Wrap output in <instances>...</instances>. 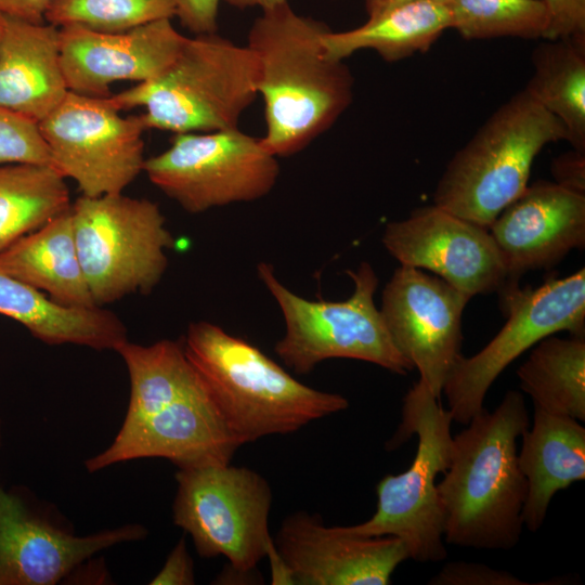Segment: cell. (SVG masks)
<instances>
[{
	"label": "cell",
	"mask_w": 585,
	"mask_h": 585,
	"mask_svg": "<svg viewBox=\"0 0 585 585\" xmlns=\"http://www.w3.org/2000/svg\"><path fill=\"white\" fill-rule=\"evenodd\" d=\"M229 5L237 9H247L259 6L262 11L275 9L287 3V0H223Z\"/></svg>",
	"instance_id": "cell-38"
},
{
	"label": "cell",
	"mask_w": 585,
	"mask_h": 585,
	"mask_svg": "<svg viewBox=\"0 0 585 585\" xmlns=\"http://www.w3.org/2000/svg\"><path fill=\"white\" fill-rule=\"evenodd\" d=\"M531 61L533 74L524 89L563 125L572 148L585 152V40H546Z\"/></svg>",
	"instance_id": "cell-25"
},
{
	"label": "cell",
	"mask_w": 585,
	"mask_h": 585,
	"mask_svg": "<svg viewBox=\"0 0 585 585\" xmlns=\"http://www.w3.org/2000/svg\"><path fill=\"white\" fill-rule=\"evenodd\" d=\"M489 231L505 260L509 287L530 270L547 269L585 246V195L538 181L510 203Z\"/></svg>",
	"instance_id": "cell-19"
},
{
	"label": "cell",
	"mask_w": 585,
	"mask_h": 585,
	"mask_svg": "<svg viewBox=\"0 0 585 585\" xmlns=\"http://www.w3.org/2000/svg\"><path fill=\"white\" fill-rule=\"evenodd\" d=\"M548 27L544 39L585 40V0H544Z\"/></svg>",
	"instance_id": "cell-32"
},
{
	"label": "cell",
	"mask_w": 585,
	"mask_h": 585,
	"mask_svg": "<svg viewBox=\"0 0 585 585\" xmlns=\"http://www.w3.org/2000/svg\"><path fill=\"white\" fill-rule=\"evenodd\" d=\"M0 314L22 324L47 344L72 343L114 350L128 340L126 325L102 307L73 308L0 272Z\"/></svg>",
	"instance_id": "cell-23"
},
{
	"label": "cell",
	"mask_w": 585,
	"mask_h": 585,
	"mask_svg": "<svg viewBox=\"0 0 585 585\" xmlns=\"http://www.w3.org/2000/svg\"><path fill=\"white\" fill-rule=\"evenodd\" d=\"M561 140L567 141L563 125L522 89L453 156L437 184L433 204L489 229L529 185L542 148Z\"/></svg>",
	"instance_id": "cell-6"
},
{
	"label": "cell",
	"mask_w": 585,
	"mask_h": 585,
	"mask_svg": "<svg viewBox=\"0 0 585 585\" xmlns=\"http://www.w3.org/2000/svg\"><path fill=\"white\" fill-rule=\"evenodd\" d=\"M67 92L60 28L5 16L0 41V106L39 122Z\"/></svg>",
	"instance_id": "cell-20"
},
{
	"label": "cell",
	"mask_w": 585,
	"mask_h": 585,
	"mask_svg": "<svg viewBox=\"0 0 585 585\" xmlns=\"http://www.w3.org/2000/svg\"><path fill=\"white\" fill-rule=\"evenodd\" d=\"M116 352L130 378L128 410L110 445L84 461L89 472L140 458H164L178 469L231 463L240 444L182 342L127 340Z\"/></svg>",
	"instance_id": "cell-1"
},
{
	"label": "cell",
	"mask_w": 585,
	"mask_h": 585,
	"mask_svg": "<svg viewBox=\"0 0 585 585\" xmlns=\"http://www.w3.org/2000/svg\"><path fill=\"white\" fill-rule=\"evenodd\" d=\"M453 419L439 400L418 380L403 400L402 422L388 448L393 450L415 433L416 455L399 474L385 476L376 486L377 508L366 521L346 526L362 536H395L408 558L439 562L446 558L444 517L437 477L447 469L453 448Z\"/></svg>",
	"instance_id": "cell-7"
},
{
	"label": "cell",
	"mask_w": 585,
	"mask_h": 585,
	"mask_svg": "<svg viewBox=\"0 0 585 585\" xmlns=\"http://www.w3.org/2000/svg\"><path fill=\"white\" fill-rule=\"evenodd\" d=\"M471 298L435 275L400 265L382 290L380 313L396 349L440 400L463 355L461 316Z\"/></svg>",
	"instance_id": "cell-15"
},
{
	"label": "cell",
	"mask_w": 585,
	"mask_h": 585,
	"mask_svg": "<svg viewBox=\"0 0 585 585\" xmlns=\"http://www.w3.org/2000/svg\"><path fill=\"white\" fill-rule=\"evenodd\" d=\"M452 28L447 2L417 0L392 8L346 31L328 30L323 44L328 56L343 61L360 50H374L387 62L426 52Z\"/></svg>",
	"instance_id": "cell-24"
},
{
	"label": "cell",
	"mask_w": 585,
	"mask_h": 585,
	"mask_svg": "<svg viewBox=\"0 0 585 585\" xmlns=\"http://www.w3.org/2000/svg\"><path fill=\"white\" fill-rule=\"evenodd\" d=\"M257 95L252 51L212 32L186 37L160 75L109 98L120 110L145 107L146 129L186 133L238 128Z\"/></svg>",
	"instance_id": "cell-5"
},
{
	"label": "cell",
	"mask_w": 585,
	"mask_h": 585,
	"mask_svg": "<svg viewBox=\"0 0 585 585\" xmlns=\"http://www.w3.org/2000/svg\"><path fill=\"white\" fill-rule=\"evenodd\" d=\"M182 344L240 445L295 432L349 406L343 395L300 382L259 348L213 323H191Z\"/></svg>",
	"instance_id": "cell-4"
},
{
	"label": "cell",
	"mask_w": 585,
	"mask_h": 585,
	"mask_svg": "<svg viewBox=\"0 0 585 585\" xmlns=\"http://www.w3.org/2000/svg\"><path fill=\"white\" fill-rule=\"evenodd\" d=\"M152 585L195 584L194 563L182 537L168 555L162 568L151 580Z\"/></svg>",
	"instance_id": "cell-34"
},
{
	"label": "cell",
	"mask_w": 585,
	"mask_h": 585,
	"mask_svg": "<svg viewBox=\"0 0 585 585\" xmlns=\"http://www.w3.org/2000/svg\"><path fill=\"white\" fill-rule=\"evenodd\" d=\"M521 389L535 408L585 420V337L550 335L518 368Z\"/></svg>",
	"instance_id": "cell-26"
},
{
	"label": "cell",
	"mask_w": 585,
	"mask_h": 585,
	"mask_svg": "<svg viewBox=\"0 0 585 585\" xmlns=\"http://www.w3.org/2000/svg\"><path fill=\"white\" fill-rule=\"evenodd\" d=\"M220 1L179 0L176 16L194 35L217 32Z\"/></svg>",
	"instance_id": "cell-33"
},
{
	"label": "cell",
	"mask_w": 585,
	"mask_h": 585,
	"mask_svg": "<svg viewBox=\"0 0 585 585\" xmlns=\"http://www.w3.org/2000/svg\"><path fill=\"white\" fill-rule=\"evenodd\" d=\"M60 28V54L68 91L109 98L113 83L151 80L177 57L186 37L171 20L127 31H96L77 24Z\"/></svg>",
	"instance_id": "cell-18"
},
{
	"label": "cell",
	"mask_w": 585,
	"mask_h": 585,
	"mask_svg": "<svg viewBox=\"0 0 585 585\" xmlns=\"http://www.w3.org/2000/svg\"><path fill=\"white\" fill-rule=\"evenodd\" d=\"M328 26L287 3L262 11L247 47L257 62L262 98L264 147L276 157L295 155L327 131L349 107L354 79L349 67L327 55Z\"/></svg>",
	"instance_id": "cell-2"
},
{
	"label": "cell",
	"mask_w": 585,
	"mask_h": 585,
	"mask_svg": "<svg viewBox=\"0 0 585 585\" xmlns=\"http://www.w3.org/2000/svg\"><path fill=\"white\" fill-rule=\"evenodd\" d=\"M520 438L518 465L528 486L522 519L536 532L555 494L585 479V428L574 418L534 407L533 424Z\"/></svg>",
	"instance_id": "cell-21"
},
{
	"label": "cell",
	"mask_w": 585,
	"mask_h": 585,
	"mask_svg": "<svg viewBox=\"0 0 585 585\" xmlns=\"http://www.w3.org/2000/svg\"><path fill=\"white\" fill-rule=\"evenodd\" d=\"M143 171L190 213L266 196L280 176L277 157L238 128L174 133L170 146L146 158Z\"/></svg>",
	"instance_id": "cell-11"
},
{
	"label": "cell",
	"mask_w": 585,
	"mask_h": 585,
	"mask_svg": "<svg viewBox=\"0 0 585 585\" xmlns=\"http://www.w3.org/2000/svg\"><path fill=\"white\" fill-rule=\"evenodd\" d=\"M0 164L51 166L38 122L0 106Z\"/></svg>",
	"instance_id": "cell-30"
},
{
	"label": "cell",
	"mask_w": 585,
	"mask_h": 585,
	"mask_svg": "<svg viewBox=\"0 0 585 585\" xmlns=\"http://www.w3.org/2000/svg\"><path fill=\"white\" fill-rule=\"evenodd\" d=\"M453 437L451 461L438 491L444 541L474 549L508 550L520 541L528 486L517 441L529 428L522 394L509 390L493 412L483 408Z\"/></svg>",
	"instance_id": "cell-3"
},
{
	"label": "cell",
	"mask_w": 585,
	"mask_h": 585,
	"mask_svg": "<svg viewBox=\"0 0 585 585\" xmlns=\"http://www.w3.org/2000/svg\"><path fill=\"white\" fill-rule=\"evenodd\" d=\"M432 585H528V582L507 571L495 570L474 562H448L434 575Z\"/></svg>",
	"instance_id": "cell-31"
},
{
	"label": "cell",
	"mask_w": 585,
	"mask_h": 585,
	"mask_svg": "<svg viewBox=\"0 0 585 585\" xmlns=\"http://www.w3.org/2000/svg\"><path fill=\"white\" fill-rule=\"evenodd\" d=\"M70 206L65 178L53 167L0 164V251Z\"/></svg>",
	"instance_id": "cell-27"
},
{
	"label": "cell",
	"mask_w": 585,
	"mask_h": 585,
	"mask_svg": "<svg viewBox=\"0 0 585 585\" xmlns=\"http://www.w3.org/2000/svg\"><path fill=\"white\" fill-rule=\"evenodd\" d=\"M365 1V10L368 15V18L375 17L380 15L381 13L395 8L398 5H402L408 2L417 1V0H364ZM443 2H447L448 0H439Z\"/></svg>",
	"instance_id": "cell-37"
},
{
	"label": "cell",
	"mask_w": 585,
	"mask_h": 585,
	"mask_svg": "<svg viewBox=\"0 0 585 585\" xmlns=\"http://www.w3.org/2000/svg\"><path fill=\"white\" fill-rule=\"evenodd\" d=\"M4 25H5V16L0 13V41H1V38H2Z\"/></svg>",
	"instance_id": "cell-39"
},
{
	"label": "cell",
	"mask_w": 585,
	"mask_h": 585,
	"mask_svg": "<svg viewBox=\"0 0 585 585\" xmlns=\"http://www.w3.org/2000/svg\"><path fill=\"white\" fill-rule=\"evenodd\" d=\"M260 281L280 307L285 333L274 352L297 374L306 375L329 359H353L405 375L414 367L396 349L375 304L378 277L368 262L347 274L354 284L342 301L308 300L288 289L272 264L257 265Z\"/></svg>",
	"instance_id": "cell-8"
},
{
	"label": "cell",
	"mask_w": 585,
	"mask_h": 585,
	"mask_svg": "<svg viewBox=\"0 0 585 585\" xmlns=\"http://www.w3.org/2000/svg\"><path fill=\"white\" fill-rule=\"evenodd\" d=\"M551 174L558 185L585 195V152L572 148L556 157Z\"/></svg>",
	"instance_id": "cell-35"
},
{
	"label": "cell",
	"mask_w": 585,
	"mask_h": 585,
	"mask_svg": "<svg viewBox=\"0 0 585 585\" xmlns=\"http://www.w3.org/2000/svg\"><path fill=\"white\" fill-rule=\"evenodd\" d=\"M276 554L290 584L387 585L410 559L395 536H362L346 526H326L317 515L286 517L274 537Z\"/></svg>",
	"instance_id": "cell-17"
},
{
	"label": "cell",
	"mask_w": 585,
	"mask_h": 585,
	"mask_svg": "<svg viewBox=\"0 0 585 585\" xmlns=\"http://www.w3.org/2000/svg\"><path fill=\"white\" fill-rule=\"evenodd\" d=\"M0 272L73 308L95 306L75 239L70 208L0 251Z\"/></svg>",
	"instance_id": "cell-22"
},
{
	"label": "cell",
	"mask_w": 585,
	"mask_h": 585,
	"mask_svg": "<svg viewBox=\"0 0 585 585\" xmlns=\"http://www.w3.org/2000/svg\"><path fill=\"white\" fill-rule=\"evenodd\" d=\"M80 264L95 306L150 294L174 238L159 206L122 193L81 195L70 206Z\"/></svg>",
	"instance_id": "cell-9"
},
{
	"label": "cell",
	"mask_w": 585,
	"mask_h": 585,
	"mask_svg": "<svg viewBox=\"0 0 585 585\" xmlns=\"http://www.w3.org/2000/svg\"><path fill=\"white\" fill-rule=\"evenodd\" d=\"M53 0H0V13L4 16L44 23V15Z\"/></svg>",
	"instance_id": "cell-36"
},
{
	"label": "cell",
	"mask_w": 585,
	"mask_h": 585,
	"mask_svg": "<svg viewBox=\"0 0 585 585\" xmlns=\"http://www.w3.org/2000/svg\"><path fill=\"white\" fill-rule=\"evenodd\" d=\"M1 439L0 420V446ZM146 535V528L136 523L76 535L22 487L4 490L0 484V585L57 584L93 555Z\"/></svg>",
	"instance_id": "cell-14"
},
{
	"label": "cell",
	"mask_w": 585,
	"mask_h": 585,
	"mask_svg": "<svg viewBox=\"0 0 585 585\" xmlns=\"http://www.w3.org/2000/svg\"><path fill=\"white\" fill-rule=\"evenodd\" d=\"M500 298L505 325L478 353L461 355L443 387L447 411L461 425L484 408L485 395L504 369L538 341L559 332L585 337L584 268L536 289H508Z\"/></svg>",
	"instance_id": "cell-12"
},
{
	"label": "cell",
	"mask_w": 585,
	"mask_h": 585,
	"mask_svg": "<svg viewBox=\"0 0 585 585\" xmlns=\"http://www.w3.org/2000/svg\"><path fill=\"white\" fill-rule=\"evenodd\" d=\"M452 28L467 40L542 38L548 27L544 0H448Z\"/></svg>",
	"instance_id": "cell-28"
},
{
	"label": "cell",
	"mask_w": 585,
	"mask_h": 585,
	"mask_svg": "<svg viewBox=\"0 0 585 585\" xmlns=\"http://www.w3.org/2000/svg\"><path fill=\"white\" fill-rule=\"evenodd\" d=\"M38 126L51 167L83 196L122 193L143 171L142 115L121 116L110 98L68 91Z\"/></svg>",
	"instance_id": "cell-13"
},
{
	"label": "cell",
	"mask_w": 585,
	"mask_h": 585,
	"mask_svg": "<svg viewBox=\"0 0 585 585\" xmlns=\"http://www.w3.org/2000/svg\"><path fill=\"white\" fill-rule=\"evenodd\" d=\"M381 242L400 265L429 270L470 298L509 287L505 260L489 229L434 204L388 223Z\"/></svg>",
	"instance_id": "cell-16"
},
{
	"label": "cell",
	"mask_w": 585,
	"mask_h": 585,
	"mask_svg": "<svg viewBox=\"0 0 585 585\" xmlns=\"http://www.w3.org/2000/svg\"><path fill=\"white\" fill-rule=\"evenodd\" d=\"M179 0H53L44 20L57 27L77 24L121 32L176 16Z\"/></svg>",
	"instance_id": "cell-29"
},
{
	"label": "cell",
	"mask_w": 585,
	"mask_h": 585,
	"mask_svg": "<svg viewBox=\"0 0 585 585\" xmlns=\"http://www.w3.org/2000/svg\"><path fill=\"white\" fill-rule=\"evenodd\" d=\"M173 523L203 558L225 557L231 570L250 573L275 554L269 530L272 491L257 471L229 464L178 469Z\"/></svg>",
	"instance_id": "cell-10"
}]
</instances>
